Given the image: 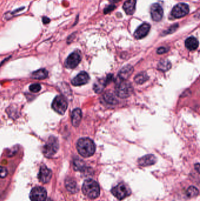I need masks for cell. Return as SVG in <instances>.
Wrapping results in <instances>:
<instances>
[{"instance_id":"5b68a950","label":"cell","mask_w":200,"mask_h":201,"mask_svg":"<svg viewBox=\"0 0 200 201\" xmlns=\"http://www.w3.org/2000/svg\"><path fill=\"white\" fill-rule=\"evenodd\" d=\"M53 110L61 115H64L68 108V103L63 96H57L52 104Z\"/></svg>"},{"instance_id":"7402d4cb","label":"cell","mask_w":200,"mask_h":201,"mask_svg":"<svg viewBox=\"0 0 200 201\" xmlns=\"http://www.w3.org/2000/svg\"><path fill=\"white\" fill-rule=\"evenodd\" d=\"M157 67L158 69L161 71H167L171 68V64L170 62L168 60H162L158 64Z\"/></svg>"},{"instance_id":"8fae6325","label":"cell","mask_w":200,"mask_h":201,"mask_svg":"<svg viewBox=\"0 0 200 201\" xmlns=\"http://www.w3.org/2000/svg\"><path fill=\"white\" fill-rule=\"evenodd\" d=\"M151 26L148 23H143L139 26L134 33V37L136 39H140L143 38L147 35Z\"/></svg>"},{"instance_id":"4dcf8cb0","label":"cell","mask_w":200,"mask_h":201,"mask_svg":"<svg viewBox=\"0 0 200 201\" xmlns=\"http://www.w3.org/2000/svg\"><path fill=\"white\" fill-rule=\"evenodd\" d=\"M115 6H113V5H110L109 6L105 8L104 10V13L105 14H106L109 13L111 11H112L113 10H114V9L115 8Z\"/></svg>"},{"instance_id":"7c38bea8","label":"cell","mask_w":200,"mask_h":201,"mask_svg":"<svg viewBox=\"0 0 200 201\" xmlns=\"http://www.w3.org/2000/svg\"><path fill=\"white\" fill-rule=\"evenodd\" d=\"M51 171L45 165H42L39 172L38 179L39 181L44 183H48L51 180Z\"/></svg>"},{"instance_id":"d4e9b609","label":"cell","mask_w":200,"mask_h":201,"mask_svg":"<svg viewBox=\"0 0 200 201\" xmlns=\"http://www.w3.org/2000/svg\"><path fill=\"white\" fill-rule=\"evenodd\" d=\"M73 168L76 171H83L85 169V165L83 161L77 159L73 161Z\"/></svg>"},{"instance_id":"ac0fdd59","label":"cell","mask_w":200,"mask_h":201,"mask_svg":"<svg viewBox=\"0 0 200 201\" xmlns=\"http://www.w3.org/2000/svg\"><path fill=\"white\" fill-rule=\"evenodd\" d=\"M185 45L188 50L194 51L198 47L199 42L196 38L194 37H190L186 40Z\"/></svg>"},{"instance_id":"30bf717a","label":"cell","mask_w":200,"mask_h":201,"mask_svg":"<svg viewBox=\"0 0 200 201\" xmlns=\"http://www.w3.org/2000/svg\"><path fill=\"white\" fill-rule=\"evenodd\" d=\"M150 14L154 21H160L163 17V9L160 4L157 3L154 4L150 7Z\"/></svg>"},{"instance_id":"52a82bcc","label":"cell","mask_w":200,"mask_h":201,"mask_svg":"<svg viewBox=\"0 0 200 201\" xmlns=\"http://www.w3.org/2000/svg\"><path fill=\"white\" fill-rule=\"evenodd\" d=\"M112 193L118 199L122 200L130 194V191L124 184L119 183L112 189Z\"/></svg>"},{"instance_id":"277c9868","label":"cell","mask_w":200,"mask_h":201,"mask_svg":"<svg viewBox=\"0 0 200 201\" xmlns=\"http://www.w3.org/2000/svg\"><path fill=\"white\" fill-rule=\"evenodd\" d=\"M59 149L58 139L55 136L49 138L48 142L43 147V154L46 157L50 158L54 155Z\"/></svg>"},{"instance_id":"1f68e13d","label":"cell","mask_w":200,"mask_h":201,"mask_svg":"<svg viewBox=\"0 0 200 201\" xmlns=\"http://www.w3.org/2000/svg\"><path fill=\"white\" fill-rule=\"evenodd\" d=\"M168 51V49L167 48L161 46V47H160V48H159L157 49V53L159 54H164V53L167 52Z\"/></svg>"},{"instance_id":"836d02e7","label":"cell","mask_w":200,"mask_h":201,"mask_svg":"<svg viewBox=\"0 0 200 201\" xmlns=\"http://www.w3.org/2000/svg\"><path fill=\"white\" fill-rule=\"evenodd\" d=\"M195 169L197 170V171L199 172V168H200V165H199V163L196 164V165H195Z\"/></svg>"},{"instance_id":"44dd1931","label":"cell","mask_w":200,"mask_h":201,"mask_svg":"<svg viewBox=\"0 0 200 201\" xmlns=\"http://www.w3.org/2000/svg\"><path fill=\"white\" fill-rule=\"evenodd\" d=\"M106 86L105 80L103 79H99L94 84V90L96 93H100Z\"/></svg>"},{"instance_id":"d6a6232c","label":"cell","mask_w":200,"mask_h":201,"mask_svg":"<svg viewBox=\"0 0 200 201\" xmlns=\"http://www.w3.org/2000/svg\"><path fill=\"white\" fill-rule=\"evenodd\" d=\"M42 21L43 24H49L51 20L48 17H42Z\"/></svg>"},{"instance_id":"d6986e66","label":"cell","mask_w":200,"mask_h":201,"mask_svg":"<svg viewBox=\"0 0 200 201\" xmlns=\"http://www.w3.org/2000/svg\"><path fill=\"white\" fill-rule=\"evenodd\" d=\"M65 187L71 193H76L78 191L76 182L72 178H67L65 180Z\"/></svg>"},{"instance_id":"ffe728a7","label":"cell","mask_w":200,"mask_h":201,"mask_svg":"<svg viewBox=\"0 0 200 201\" xmlns=\"http://www.w3.org/2000/svg\"><path fill=\"white\" fill-rule=\"evenodd\" d=\"M48 76V72L45 69H41L32 72L31 77L37 79H44Z\"/></svg>"},{"instance_id":"6da1fadb","label":"cell","mask_w":200,"mask_h":201,"mask_svg":"<svg viewBox=\"0 0 200 201\" xmlns=\"http://www.w3.org/2000/svg\"><path fill=\"white\" fill-rule=\"evenodd\" d=\"M76 148L80 155L84 158H88L94 154L96 147L92 139L88 138H83L78 140Z\"/></svg>"},{"instance_id":"83f0119b","label":"cell","mask_w":200,"mask_h":201,"mask_svg":"<svg viewBox=\"0 0 200 201\" xmlns=\"http://www.w3.org/2000/svg\"><path fill=\"white\" fill-rule=\"evenodd\" d=\"M178 27V24H174L173 26H170L167 30L165 31L164 32H163V34L164 35H167V34H171V33H173L174 32H175L176 31V30L177 29V28Z\"/></svg>"},{"instance_id":"f1b7e54d","label":"cell","mask_w":200,"mask_h":201,"mask_svg":"<svg viewBox=\"0 0 200 201\" xmlns=\"http://www.w3.org/2000/svg\"><path fill=\"white\" fill-rule=\"evenodd\" d=\"M41 90V86L39 84H33L29 86V90L32 92H38Z\"/></svg>"},{"instance_id":"3957f363","label":"cell","mask_w":200,"mask_h":201,"mask_svg":"<svg viewBox=\"0 0 200 201\" xmlns=\"http://www.w3.org/2000/svg\"><path fill=\"white\" fill-rule=\"evenodd\" d=\"M133 88L131 84L128 81L120 80L117 82L115 91L116 95L121 98L129 97L132 94Z\"/></svg>"},{"instance_id":"9c48e42d","label":"cell","mask_w":200,"mask_h":201,"mask_svg":"<svg viewBox=\"0 0 200 201\" xmlns=\"http://www.w3.org/2000/svg\"><path fill=\"white\" fill-rule=\"evenodd\" d=\"M46 191L42 187H36L32 189L30 193L31 201H45L46 199Z\"/></svg>"},{"instance_id":"8992f818","label":"cell","mask_w":200,"mask_h":201,"mask_svg":"<svg viewBox=\"0 0 200 201\" xmlns=\"http://www.w3.org/2000/svg\"><path fill=\"white\" fill-rule=\"evenodd\" d=\"M189 12L190 7L188 4L179 3L173 7L171 12V15L174 18H180L187 15Z\"/></svg>"},{"instance_id":"9a60e30c","label":"cell","mask_w":200,"mask_h":201,"mask_svg":"<svg viewBox=\"0 0 200 201\" xmlns=\"http://www.w3.org/2000/svg\"><path fill=\"white\" fill-rule=\"evenodd\" d=\"M157 161L155 156L153 155H147L140 158L138 161L139 165L142 167H147L155 164Z\"/></svg>"},{"instance_id":"603a6c76","label":"cell","mask_w":200,"mask_h":201,"mask_svg":"<svg viewBox=\"0 0 200 201\" xmlns=\"http://www.w3.org/2000/svg\"><path fill=\"white\" fill-rule=\"evenodd\" d=\"M148 77L146 73L142 72L137 74L134 78L135 83L137 84H142L148 80Z\"/></svg>"},{"instance_id":"4316f807","label":"cell","mask_w":200,"mask_h":201,"mask_svg":"<svg viewBox=\"0 0 200 201\" xmlns=\"http://www.w3.org/2000/svg\"><path fill=\"white\" fill-rule=\"evenodd\" d=\"M25 9V7H21V8H18L14 11H13V12H8V13H6L5 14L4 16H5V18L6 20H10V19H11L13 18V17H14L15 15L16 14H18L20 11H22L23 10Z\"/></svg>"},{"instance_id":"e0dca14e","label":"cell","mask_w":200,"mask_h":201,"mask_svg":"<svg viewBox=\"0 0 200 201\" xmlns=\"http://www.w3.org/2000/svg\"><path fill=\"white\" fill-rule=\"evenodd\" d=\"M82 117V111L80 109L76 108L73 111L71 115V121L72 125L74 127H76L77 126H79V123L81 121Z\"/></svg>"},{"instance_id":"f546056e","label":"cell","mask_w":200,"mask_h":201,"mask_svg":"<svg viewBox=\"0 0 200 201\" xmlns=\"http://www.w3.org/2000/svg\"><path fill=\"white\" fill-rule=\"evenodd\" d=\"M8 175V171L6 168L0 167V178H4Z\"/></svg>"},{"instance_id":"e575fe53","label":"cell","mask_w":200,"mask_h":201,"mask_svg":"<svg viewBox=\"0 0 200 201\" xmlns=\"http://www.w3.org/2000/svg\"><path fill=\"white\" fill-rule=\"evenodd\" d=\"M45 201H52L51 199H46Z\"/></svg>"},{"instance_id":"7a4b0ae2","label":"cell","mask_w":200,"mask_h":201,"mask_svg":"<svg viewBox=\"0 0 200 201\" xmlns=\"http://www.w3.org/2000/svg\"><path fill=\"white\" fill-rule=\"evenodd\" d=\"M82 192L89 198L95 199L100 195V187L95 181L91 179H86L82 186Z\"/></svg>"},{"instance_id":"484cf974","label":"cell","mask_w":200,"mask_h":201,"mask_svg":"<svg viewBox=\"0 0 200 201\" xmlns=\"http://www.w3.org/2000/svg\"><path fill=\"white\" fill-rule=\"evenodd\" d=\"M198 194H199L198 189L193 186L189 187L186 192V195H187V197H189V198H193V197L197 196Z\"/></svg>"},{"instance_id":"2e32d148","label":"cell","mask_w":200,"mask_h":201,"mask_svg":"<svg viewBox=\"0 0 200 201\" xmlns=\"http://www.w3.org/2000/svg\"><path fill=\"white\" fill-rule=\"evenodd\" d=\"M136 0H127L123 5V9L127 15H133L135 10Z\"/></svg>"},{"instance_id":"ba28073f","label":"cell","mask_w":200,"mask_h":201,"mask_svg":"<svg viewBox=\"0 0 200 201\" xmlns=\"http://www.w3.org/2000/svg\"><path fill=\"white\" fill-rule=\"evenodd\" d=\"M81 55L80 52L75 51L69 55L65 61V66L69 69H73L77 66L81 61Z\"/></svg>"},{"instance_id":"4fadbf2b","label":"cell","mask_w":200,"mask_h":201,"mask_svg":"<svg viewBox=\"0 0 200 201\" xmlns=\"http://www.w3.org/2000/svg\"><path fill=\"white\" fill-rule=\"evenodd\" d=\"M89 80V75L86 72H81L76 77L73 78L71 82L75 86H80L86 84Z\"/></svg>"},{"instance_id":"5bb4252c","label":"cell","mask_w":200,"mask_h":201,"mask_svg":"<svg viewBox=\"0 0 200 201\" xmlns=\"http://www.w3.org/2000/svg\"><path fill=\"white\" fill-rule=\"evenodd\" d=\"M134 71L133 67L131 65H128L124 66L119 71L118 74V78L120 80L126 81L130 77Z\"/></svg>"},{"instance_id":"cb8c5ba5","label":"cell","mask_w":200,"mask_h":201,"mask_svg":"<svg viewBox=\"0 0 200 201\" xmlns=\"http://www.w3.org/2000/svg\"><path fill=\"white\" fill-rule=\"evenodd\" d=\"M104 99L106 103L108 104L115 105L117 103V100L116 99V98L115 97L114 95L112 92H106L104 95Z\"/></svg>"}]
</instances>
